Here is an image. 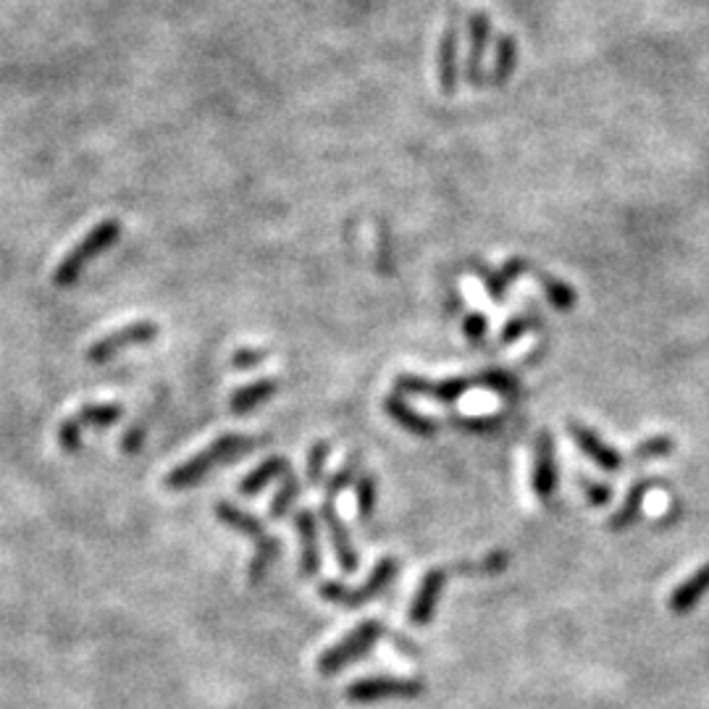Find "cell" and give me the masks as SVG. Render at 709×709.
Returning a JSON list of instances; mask_svg holds the SVG:
<instances>
[{
  "label": "cell",
  "mask_w": 709,
  "mask_h": 709,
  "mask_svg": "<svg viewBox=\"0 0 709 709\" xmlns=\"http://www.w3.org/2000/svg\"><path fill=\"white\" fill-rule=\"evenodd\" d=\"M707 591H709V562L707 565H702L699 570H694V573H691V576H688L686 581L670 594V599H667V610L673 612V615H686V612H691L694 607H699V602L707 597Z\"/></svg>",
  "instance_id": "cell-17"
},
{
  "label": "cell",
  "mask_w": 709,
  "mask_h": 709,
  "mask_svg": "<svg viewBox=\"0 0 709 709\" xmlns=\"http://www.w3.org/2000/svg\"><path fill=\"white\" fill-rule=\"evenodd\" d=\"M334 502H337V499L323 497L321 513L318 515H321L323 526L329 531L331 547H334V555H337V565L344 573H355V570L360 568V552L352 547L350 531H347V526H344L342 518H339V510Z\"/></svg>",
  "instance_id": "cell-12"
},
{
  "label": "cell",
  "mask_w": 709,
  "mask_h": 709,
  "mask_svg": "<svg viewBox=\"0 0 709 709\" xmlns=\"http://www.w3.org/2000/svg\"><path fill=\"white\" fill-rule=\"evenodd\" d=\"M145 434H148V431L142 429V426H134V429L127 431V434H124V439H121V450L129 452V455H132V452H137L142 447V442H145Z\"/></svg>",
  "instance_id": "cell-37"
},
{
  "label": "cell",
  "mask_w": 709,
  "mask_h": 709,
  "mask_svg": "<svg viewBox=\"0 0 709 709\" xmlns=\"http://www.w3.org/2000/svg\"><path fill=\"white\" fill-rule=\"evenodd\" d=\"M295 528L300 534V573L302 576H318L321 573V534H318V515L308 507L295 513Z\"/></svg>",
  "instance_id": "cell-16"
},
{
  "label": "cell",
  "mask_w": 709,
  "mask_h": 709,
  "mask_svg": "<svg viewBox=\"0 0 709 709\" xmlns=\"http://www.w3.org/2000/svg\"><path fill=\"white\" fill-rule=\"evenodd\" d=\"M289 473V460L281 455L268 457V460H263V463L255 468L253 473H247L245 478H242V484H239V492L245 494V497H255V494H260L263 489H266L274 478L287 476Z\"/></svg>",
  "instance_id": "cell-21"
},
{
  "label": "cell",
  "mask_w": 709,
  "mask_h": 709,
  "mask_svg": "<svg viewBox=\"0 0 709 709\" xmlns=\"http://www.w3.org/2000/svg\"><path fill=\"white\" fill-rule=\"evenodd\" d=\"M534 494L541 505H549L552 497L557 492V463H555V439L552 431L544 429L536 436V450H534Z\"/></svg>",
  "instance_id": "cell-13"
},
{
  "label": "cell",
  "mask_w": 709,
  "mask_h": 709,
  "mask_svg": "<svg viewBox=\"0 0 709 709\" xmlns=\"http://www.w3.org/2000/svg\"><path fill=\"white\" fill-rule=\"evenodd\" d=\"M397 570H400V562L394 560L392 555H387L384 560L376 562V568L371 570V576L366 578L363 586L347 589L344 583L326 581L321 583V597L331 604H342L347 610H358V607H366L373 599H379V594H384V591L389 589V583L394 581Z\"/></svg>",
  "instance_id": "cell-5"
},
{
  "label": "cell",
  "mask_w": 709,
  "mask_h": 709,
  "mask_svg": "<svg viewBox=\"0 0 709 709\" xmlns=\"http://www.w3.org/2000/svg\"><path fill=\"white\" fill-rule=\"evenodd\" d=\"M119 234H121L119 218H103L100 224L92 226L90 232H87L85 237L79 239L77 245L71 247L69 253H66L64 258H61L58 268L53 271V284H56V287H61V289L74 287L79 276H82V271H85V268L90 266L92 260L98 258L100 253H106V250H111V247L116 245V239H119Z\"/></svg>",
  "instance_id": "cell-3"
},
{
  "label": "cell",
  "mask_w": 709,
  "mask_h": 709,
  "mask_svg": "<svg viewBox=\"0 0 709 709\" xmlns=\"http://www.w3.org/2000/svg\"><path fill=\"white\" fill-rule=\"evenodd\" d=\"M515 66H518V43H515L513 35H499L497 40V53H494V64H492V74L486 77V85L489 87H502L510 82L513 77Z\"/></svg>",
  "instance_id": "cell-22"
},
{
  "label": "cell",
  "mask_w": 709,
  "mask_h": 709,
  "mask_svg": "<svg viewBox=\"0 0 709 709\" xmlns=\"http://www.w3.org/2000/svg\"><path fill=\"white\" fill-rule=\"evenodd\" d=\"M463 331L471 342H481V339L489 334V318L481 316V313H471V316L463 321Z\"/></svg>",
  "instance_id": "cell-35"
},
{
  "label": "cell",
  "mask_w": 709,
  "mask_h": 709,
  "mask_svg": "<svg viewBox=\"0 0 709 709\" xmlns=\"http://www.w3.org/2000/svg\"><path fill=\"white\" fill-rule=\"evenodd\" d=\"M489 37H492V19L486 11H473L468 16V40H471V48H468V58H465V82L471 87H484L486 77H484V58H486V48H489Z\"/></svg>",
  "instance_id": "cell-11"
},
{
  "label": "cell",
  "mask_w": 709,
  "mask_h": 709,
  "mask_svg": "<svg viewBox=\"0 0 709 709\" xmlns=\"http://www.w3.org/2000/svg\"><path fill=\"white\" fill-rule=\"evenodd\" d=\"M358 468H360V457H350V460H347V463H344L342 468H339V471L329 478V484H326V494H323V497L339 499V494H342L344 489H347V486H350L352 481L360 476Z\"/></svg>",
  "instance_id": "cell-30"
},
{
  "label": "cell",
  "mask_w": 709,
  "mask_h": 709,
  "mask_svg": "<svg viewBox=\"0 0 709 709\" xmlns=\"http://www.w3.org/2000/svg\"><path fill=\"white\" fill-rule=\"evenodd\" d=\"M331 444L329 442H316L310 447L308 455V481L310 484H318L323 478V468H326V460H329Z\"/></svg>",
  "instance_id": "cell-32"
},
{
  "label": "cell",
  "mask_w": 709,
  "mask_h": 709,
  "mask_svg": "<svg viewBox=\"0 0 709 709\" xmlns=\"http://www.w3.org/2000/svg\"><path fill=\"white\" fill-rule=\"evenodd\" d=\"M478 387L489 389V392L499 394V397H515L520 392V381L507 368H489V371L478 373Z\"/></svg>",
  "instance_id": "cell-26"
},
{
  "label": "cell",
  "mask_w": 709,
  "mask_h": 709,
  "mask_svg": "<svg viewBox=\"0 0 709 709\" xmlns=\"http://www.w3.org/2000/svg\"><path fill=\"white\" fill-rule=\"evenodd\" d=\"M268 358L266 350H255V347H242V350H237L232 355V368H237V371H253V368H258L263 360Z\"/></svg>",
  "instance_id": "cell-34"
},
{
  "label": "cell",
  "mask_w": 709,
  "mask_h": 709,
  "mask_svg": "<svg viewBox=\"0 0 709 709\" xmlns=\"http://www.w3.org/2000/svg\"><path fill=\"white\" fill-rule=\"evenodd\" d=\"M426 694V683L418 678H394V675H376V678H360L344 688V696L352 704H373L384 699H415Z\"/></svg>",
  "instance_id": "cell-6"
},
{
  "label": "cell",
  "mask_w": 709,
  "mask_h": 709,
  "mask_svg": "<svg viewBox=\"0 0 709 709\" xmlns=\"http://www.w3.org/2000/svg\"><path fill=\"white\" fill-rule=\"evenodd\" d=\"M652 489H667V486L662 484V481H654V478H641V481H636V484L628 489V497H625L623 507L607 520V528H610L612 534H620V531H625V528L633 526V523L639 520L646 492H652Z\"/></svg>",
  "instance_id": "cell-18"
},
{
  "label": "cell",
  "mask_w": 709,
  "mask_h": 709,
  "mask_svg": "<svg viewBox=\"0 0 709 709\" xmlns=\"http://www.w3.org/2000/svg\"><path fill=\"white\" fill-rule=\"evenodd\" d=\"M384 410H387V415L397 426H402V429L410 431L413 436H423V439L436 436V423L431 421V418H426V415L418 413V410L410 408L408 402L402 400V394H389L387 400H384Z\"/></svg>",
  "instance_id": "cell-19"
},
{
  "label": "cell",
  "mask_w": 709,
  "mask_h": 709,
  "mask_svg": "<svg viewBox=\"0 0 709 709\" xmlns=\"http://www.w3.org/2000/svg\"><path fill=\"white\" fill-rule=\"evenodd\" d=\"M121 405L119 402H92V405H85L82 410L66 418L61 426H58V444L64 447L66 452H79L82 447V436H85L87 429H103V426H113V423L121 418Z\"/></svg>",
  "instance_id": "cell-7"
},
{
  "label": "cell",
  "mask_w": 709,
  "mask_h": 709,
  "mask_svg": "<svg viewBox=\"0 0 709 709\" xmlns=\"http://www.w3.org/2000/svg\"><path fill=\"white\" fill-rule=\"evenodd\" d=\"M468 268H471L478 279L484 281L486 292H489V297H492L494 302L505 300L507 292H510V281L505 279V274H502V271H494V268L484 266L481 260H471V263H468Z\"/></svg>",
  "instance_id": "cell-27"
},
{
  "label": "cell",
  "mask_w": 709,
  "mask_h": 709,
  "mask_svg": "<svg viewBox=\"0 0 709 709\" xmlns=\"http://www.w3.org/2000/svg\"><path fill=\"white\" fill-rule=\"evenodd\" d=\"M384 631H387V628H384V623H381L379 618H371L366 620V623H360L358 628H352L342 641L329 646V649L318 657V673H321L323 678L342 673L344 667H350L352 662L366 657L373 646H376V641L384 636Z\"/></svg>",
  "instance_id": "cell-4"
},
{
  "label": "cell",
  "mask_w": 709,
  "mask_h": 709,
  "mask_svg": "<svg viewBox=\"0 0 709 709\" xmlns=\"http://www.w3.org/2000/svg\"><path fill=\"white\" fill-rule=\"evenodd\" d=\"M258 444L260 439L247 434L218 436L216 442L208 444V447L197 452L195 457H190V460H184V463H179L176 468H171V471L166 473V478H163V484L169 486V489H187V486L200 484L213 468L224 463H234L239 457H245L247 452H253Z\"/></svg>",
  "instance_id": "cell-1"
},
{
  "label": "cell",
  "mask_w": 709,
  "mask_h": 709,
  "mask_svg": "<svg viewBox=\"0 0 709 709\" xmlns=\"http://www.w3.org/2000/svg\"><path fill=\"white\" fill-rule=\"evenodd\" d=\"M502 418L492 415V418H460V415H450V426L460 431H468V434H492V431L499 429Z\"/></svg>",
  "instance_id": "cell-31"
},
{
  "label": "cell",
  "mask_w": 709,
  "mask_h": 709,
  "mask_svg": "<svg viewBox=\"0 0 709 709\" xmlns=\"http://www.w3.org/2000/svg\"><path fill=\"white\" fill-rule=\"evenodd\" d=\"M531 274H534L536 281L541 284L544 295H547L549 302H552V308L560 310V313H568V310L576 308L578 295H576V289L570 287L568 281L557 279V276H552V274H544V271H539V268H531Z\"/></svg>",
  "instance_id": "cell-23"
},
{
  "label": "cell",
  "mask_w": 709,
  "mask_h": 709,
  "mask_svg": "<svg viewBox=\"0 0 709 709\" xmlns=\"http://www.w3.org/2000/svg\"><path fill=\"white\" fill-rule=\"evenodd\" d=\"M675 452V439L673 436L657 434L649 436L644 442L633 450V463H646V460H665Z\"/></svg>",
  "instance_id": "cell-29"
},
{
  "label": "cell",
  "mask_w": 709,
  "mask_h": 709,
  "mask_svg": "<svg viewBox=\"0 0 709 709\" xmlns=\"http://www.w3.org/2000/svg\"><path fill=\"white\" fill-rule=\"evenodd\" d=\"M568 431H570V436H573V442L578 444V450L589 457L591 463L597 465V468H602L604 473H618L620 468H623V455H620V452L615 450L612 444L604 442L602 436L591 429V426H583V423H578V421H570Z\"/></svg>",
  "instance_id": "cell-15"
},
{
  "label": "cell",
  "mask_w": 709,
  "mask_h": 709,
  "mask_svg": "<svg viewBox=\"0 0 709 709\" xmlns=\"http://www.w3.org/2000/svg\"><path fill=\"white\" fill-rule=\"evenodd\" d=\"M450 573L452 568H434L423 576V581L415 589L413 602H410V623L418 625V628H426L434 620L436 604H439L444 589H447Z\"/></svg>",
  "instance_id": "cell-14"
},
{
  "label": "cell",
  "mask_w": 709,
  "mask_h": 709,
  "mask_svg": "<svg viewBox=\"0 0 709 709\" xmlns=\"http://www.w3.org/2000/svg\"><path fill=\"white\" fill-rule=\"evenodd\" d=\"M536 329H541L539 313H536V310L520 313V316L510 318V321L502 326V331H499V344H502V347H507V344L518 342L523 334H528V331H536Z\"/></svg>",
  "instance_id": "cell-28"
},
{
  "label": "cell",
  "mask_w": 709,
  "mask_h": 709,
  "mask_svg": "<svg viewBox=\"0 0 709 709\" xmlns=\"http://www.w3.org/2000/svg\"><path fill=\"white\" fill-rule=\"evenodd\" d=\"M578 484H581L583 494H586V502L594 507H604L610 505L612 497H615V492H612V486L607 484H599V481H591V478H578Z\"/></svg>",
  "instance_id": "cell-33"
},
{
  "label": "cell",
  "mask_w": 709,
  "mask_h": 709,
  "mask_svg": "<svg viewBox=\"0 0 709 709\" xmlns=\"http://www.w3.org/2000/svg\"><path fill=\"white\" fill-rule=\"evenodd\" d=\"M158 337V323L155 321H134L121 326L119 331H111L106 337L95 339L87 350V360L90 363H106V360L116 358L119 352L129 350V347H140Z\"/></svg>",
  "instance_id": "cell-8"
},
{
  "label": "cell",
  "mask_w": 709,
  "mask_h": 709,
  "mask_svg": "<svg viewBox=\"0 0 709 709\" xmlns=\"http://www.w3.org/2000/svg\"><path fill=\"white\" fill-rule=\"evenodd\" d=\"M297 499H300V481L295 478V473L289 471L287 476H281L279 492H276V497L271 499V505H268V515H271V520L287 518L289 510L295 507Z\"/></svg>",
  "instance_id": "cell-25"
},
{
  "label": "cell",
  "mask_w": 709,
  "mask_h": 709,
  "mask_svg": "<svg viewBox=\"0 0 709 709\" xmlns=\"http://www.w3.org/2000/svg\"><path fill=\"white\" fill-rule=\"evenodd\" d=\"M436 79H439L442 95L452 98L460 82V24L455 14L447 19L436 45Z\"/></svg>",
  "instance_id": "cell-9"
},
{
  "label": "cell",
  "mask_w": 709,
  "mask_h": 709,
  "mask_svg": "<svg viewBox=\"0 0 709 709\" xmlns=\"http://www.w3.org/2000/svg\"><path fill=\"white\" fill-rule=\"evenodd\" d=\"M216 515L221 523H226V526L234 528V531H239V534H245L247 539L253 541L255 557H253V562H250V568H247V581H250V586H258V583H263V578L268 576V570H271V565H274L276 557H279L281 541L276 539V536L268 534L266 526H263V523H260L255 515L245 513V510H239L237 505L218 502Z\"/></svg>",
  "instance_id": "cell-2"
},
{
  "label": "cell",
  "mask_w": 709,
  "mask_h": 709,
  "mask_svg": "<svg viewBox=\"0 0 709 709\" xmlns=\"http://www.w3.org/2000/svg\"><path fill=\"white\" fill-rule=\"evenodd\" d=\"M279 379H258L253 381V384H247V387L237 389V392L229 397V410H232L234 415H247L253 413L255 408H260L263 402H268L271 397H274L276 392H279Z\"/></svg>",
  "instance_id": "cell-20"
},
{
  "label": "cell",
  "mask_w": 709,
  "mask_h": 709,
  "mask_svg": "<svg viewBox=\"0 0 709 709\" xmlns=\"http://www.w3.org/2000/svg\"><path fill=\"white\" fill-rule=\"evenodd\" d=\"M476 387H478V376H471V379L429 381V379H421V376H408V373H402V376L394 379V389H397V394L429 397V400L434 402H455Z\"/></svg>",
  "instance_id": "cell-10"
},
{
  "label": "cell",
  "mask_w": 709,
  "mask_h": 709,
  "mask_svg": "<svg viewBox=\"0 0 709 709\" xmlns=\"http://www.w3.org/2000/svg\"><path fill=\"white\" fill-rule=\"evenodd\" d=\"M510 565V555L507 552H492L481 560V568H484V576H494V573H502Z\"/></svg>",
  "instance_id": "cell-36"
},
{
  "label": "cell",
  "mask_w": 709,
  "mask_h": 709,
  "mask_svg": "<svg viewBox=\"0 0 709 709\" xmlns=\"http://www.w3.org/2000/svg\"><path fill=\"white\" fill-rule=\"evenodd\" d=\"M355 507H358L360 523H371L379 507V484L371 473H360L355 478Z\"/></svg>",
  "instance_id": "cell-24"
}]
</instances>
